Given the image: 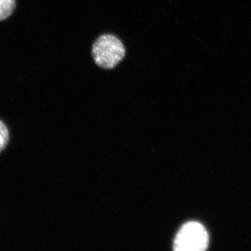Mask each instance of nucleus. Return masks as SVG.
I'll list each match as a JSON object with an SVG mask.
<instances>
[{
	"instance_id": "obj_1",
	"label": "nucleus",
	"mask_w": 251,
	"mask_h": 251,
	"mask_svg": "<svg viewBox=\"0 0 251 251\" xmlns=\"http://www.w3.org/2000/svg\"><path fill=\"white\" fill-rule=\"evenodd\" d=\"M125 54V48L122 41L112 34L100 36L92 47V55L96 64L105 69L116 67Z\"/></svg>"
},
{
	"instance_id": "obj_2",
	"label": "nucleus",
	"mask_w": 251,
	"mask_h": 251,
	"mask_svg": "<svg viewBox=\"0 0 251 251\" xmlns=\"http://www.w3.org/2000/svg\"><path fill=\"white\" fill-rule=\"evenodd\" d=\"M209 235L202 224L189 222L184 225L175 238L174 246L176 251H201L207 249Z\"/></svg>"
},
{
	"instance_id": "obj_3",
	"label": "nucleus",
	"mask_w": 251,
	"mask_h": 251,
	"mask_svg": "<svg viewBox=\"0 0 251 251\" xmlns=\"http://www.w3.org/2000/svg\"><path fill=\"white\" fill-rule=\"evenodd\" d=\"M16 6V0H0V21L10 17Z\"/></svg>"
},
{
	"instance_id": "obj_4",
	"label": "nucleus",
	"mask_w": 251,
	"mask_h": 251,
	"mask_svg": "<svg viewBox=\"0 0 251 251\" xmlns=\"http://www.w3.org/2000/svg\"><path fill=\"white\" fill-rule=\"evenodd\" d=\"M9 139V133L6 125L2 122L0 121V152L7 145Z\"/></svg>"
}]
</instances>
